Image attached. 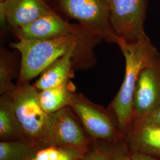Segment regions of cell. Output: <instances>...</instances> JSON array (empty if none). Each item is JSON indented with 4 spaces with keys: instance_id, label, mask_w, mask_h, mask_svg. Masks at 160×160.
<instances>
[{
    "instance_id": "6da1fadb",
    "label": "cell",
    "mask_w": 160,
    "mask_h": 160,
    "mask_svg": "<svg viewBox=\"0 0 160 160\" xmlns=\"http://www.w3.org/2000/svg\"><path fill=\"white\" fill-rule=\"evenodd\" d=\"M118 45L125 59L126 68L124 80L112 103V109L119 129L125 132L134 119L133 98L139 75L160 54L149 38L134 43L119 38Z\"/></svg>"
},
{
    "instance_id": "7a4b0ae2",
    "label": "cell",
    "mask_w": 160,
    "mask_h": 160,
    "mask_svg": "<svg viewBox=\"0 0 160 160\" xmlns=\"http://www.w3.org/2000/svg\"><path fill=\"white\" fill-rule=\"evenodd\" d=\"M78 36L71 34L47 40H19L12 43V47L21 55L18 84L28 83L72 48H78Z\"/></svg>"
},
{
    "instance_id": "3957f363",
    "label": "cell",
    "mask_w": 160,
    "mask_h": 160,
    "mask_svg": "<svg viewBox=\"0 0 160 160\" xmlns=\"http://www.w3.org/2000/svg\"><path fill=\"white\" fill-rule=\"evenodd\" d=\"M7 93L24 137L40 148L45 135L48 114L40 106L38 90L29 83H23L14 85Z\"/></svg>"
},
{
    "instance_id": "277c9868",
    "label": "cell",
    "mask_w": 160,
    "mask_h": 160,
    "mask_svg": "<svg viewBox=\"0 0 160 160\" xmlns=\"http://www.w3.org/2000/svg\"><path fill=\"white\" fill-rule=\"evenodd\" d=\"M67 16L78 21L89 34L118 45L119 38L112 29L107 0H57Z\"/></svg>"
},
{
    "instance_id": "5b68a950",
    "label": "cell",
    "mask_w": 160,
    "mask_h": 160,
    "mask_svg": "<svg viewBox=\"0 0 160 160\" xmlns=\"http://www.w3.org/2000/svg\"><path fill=\"white\" fill-rule=\"evenodd\" d=\"M69 106L48 114L42 147L56 146L87 152L90 142L83 129Z\"/></svg>"
},
{
    "instance_id": "8992f818",
    "label": "cell",
    "mask_w": 160,
    "mask_h": 160,
    "mask_svg": "<svg viewBox=\"0 0 160 160\" xmlns=\"http://www.w3.org/2000/svg\"><path fill=\"white\" fill-rule=\"evenodd\" d=\"M110 23L119 38L134 43L148 38L145 32L146 0H107Z\"/></svg>"
},
{
    "instance_id": "52a82bcc",
    "label": "cell",
    "mask_w": 160,
    "mask_h": 160,
    "mask_svg": "<svg viewBox=\"0 0 160 160\" xmlns=\"http://www.w3.org/2000/svg\"><path fill=\"white\" fill-rule=\"evenodd\" d=\"M69 106L80 120L83 128L96 139L112 141L116 130L109 113L102 108L89 101L82 94L73 93Z\"/></svg>"
},
{
    "instance_id": "ba28073f",
    "label": "cell",
    "mask_w": 160,
    "mask_h": 160,
    "mask_svg": "<svg viewBox=\"0 0 160 160\" xmlns=\"http://www.w3.org/2000/svg\"><path fill=\"white\" fill-rule=\"evenodd\" d=\"M160 105V55L141 71L136 86L134 118H142Z\"/></svg>"
},
{
    "instance_id": "9c48e42d",
    "label": "cell",
    "mask_w": 160,
    "mask_h": 160,
    "mask_svg": "<svg viewBox=\"0 0 160 160\" xmlns=\"http://www.w3.org/2000/svg\"><path fill=\"white\" fill-rule=\"evenodd\" d=\"M12 29L19 40H47L78 34L74 26L65 21L53 10L27 26Z\"/></svg>"
},
{
    "instance_id": "30bf717a",
    "label": "cell",
    "mask_w": 160,
    "mask_h": 160,
    "mask_svg": "<svg viewBox=\"0 0 160 160\" xmlns=\"http://www.w3.org/2000/svg\"><path fill=\"white\" fill-rule=\"evenodd\" d=\"M126 131V142L131 152L151 155L160 160V126L134 118Z\"/></svg>"
},
{
    "instance_id": "8fae6325",
    "label": "cell",
    "mask_w": 160,
    "mask_h": 160,
    "mask_svg": "<svg viewBox=\"0 0 160 160\" xmlns=\"http://www.w3.org/2000/svg\"><path fill=\"white\" fill-rule=\"evenodd\" d=\"M0 3L12 29L27 26L52 11L45 0H5Z\"/></svg>"
},
{
    "instance_id": "7c38bea8",
    "label": "cell",
    "mask_w": 160,
    "mask_h": 160,
    "mask_svg": "<svg viewBox=\"0 0 160 160\" xmlns=\"http://www.w3.org/2000/svg\"><path fill=\"white\" fill-rule=\"evenodd\" d=\"M77 48H73L47 67L34 84L39 91L61 86L69 80L72 58Z\"/></svg>"
},
{
    "instance_id": "4fadbf2b",
    "label": "cell",
    "mask_w": 160,
    "mask_h": 160,
    "mask_svg": "<svg viewBox=\"0 0 160 160\" xmlns=\"http://www.w3.org/2000/svg\"><path fill=\"white\" fill-rule=\"evenodd\" d=\"M0 138L1 141L27 140L18 123L12 101L7 93L3 94L0 99Z\"/></svg>"
},
{
    "instance_id": "5bb4252c",
    "label": "cell",
    "mask_w": 160,
    "mask_h": 160,
    "mask_svg": "<svg viewBox=\"0 0 160 160\" xmlns=\"http://www.w3.org/2000/svg\"><path fill=\"white\" fill-rule=\"evenodd\" d=\"M73 93V87L69 80L61 86L40 91L39 102L46 113L51 114L69 106Z\"/></svg>"
},
{
    "instance_id": "9a60e30c",
    "label": "cell",
    "mask_w": 160,
    "mask_h": 160,
    "mask_svg": "<svg viewBox=\"0 0 160 160\" xmlns=\"http://www.w3.org/2000/svg\"><path fill=\"white\" fill-rule=\"evenodd\" d=\"M38 148L28 140L1 141L0 160H30Z\"/></svg>"
},
{
    "instance_id": "2e32d148",
    "label": "cell",
    "mask_w": 160,
    "mask_h": 160,
    "mask_svg": "<svg viewBox=\"0 0 160 160\" xmlns=\"http://www.w3.org/2000/svg\"><path fill=\"white\" fill-rule=\"evenodd\" d=\"M131 151L127 142L96 145L88 149L83 160H129Z\"/></svg>"
},
{
    "instance_id": "e0dca14e",
    "label": "cell",
    "mask_w": 160,
    "mask_h": 160,
    "mask_svg": "<svg viewBox=\"0 0 160 160\" xmlns=\"http://www.w3.org/2000/svg\"><path fill=\"white\" fill-rule=\"evenodd\" d=\"M86 152L76 149L49 145L39 148L30 160H83Z\"/></svg>"
},
{
    "instance_id": "ac0fdd59",
    "label": "cell",
    "mask_w": 160,
    "mask_h": 160,
    "mask_svg": "<svg viewBox=\"0 0 160 160\" xmlns=\"http://www.w3.org/2000/svg\"><path fill=\"white\" fill-rule=\"evenodd\" d=\"M11 55L4 49L1 51L0 55V92L7 93L13 86L14 67Z\"/></svg>"
},
{
    "instance_id": "d6986e66",
    "label": "cell",
    "mask_w": 160,
    "mask_h": 160,
    "mask_svg": "<svg viewBox=\"0 0 160 160\" xmlns=\"http://www.w3.org/2000/svg\"><path fill=\"white\" fill-rule=\"evenodd\" d=\"M135 118L148 123L160 126V105L149 113L148 114L142 118Z\"/></svg>"
},
{
    "instance_id": "ffe728a7",
    "label": "cell",
    "mask_w": 160,
    "mask_h": 160,
    "mask_svg": "<svg viewBox=\"0 0 160 160\" xmlns=\"http://www.w3.org/2000/svg\"><path fill=\"white\" fill-rule=\"evenodd\" d=\"M129 160H160V159L151 155L143 153L131 152Z\"/></svg>"
},
{
    "instance_id": "44dd1931",
    "label": "cell",
    "mask_w": 160,
    "mask_h": 160,
    "mask_svg": "<svg viewBox=\"0 0 160 160\" xmlns=\"http://www.w3.org/2000/svg\"><path fill=\"white\" fill-rule=\"evenodd\" d=\"M1 1H5V0H0Z\"/></svg>"
}]
</instances>
